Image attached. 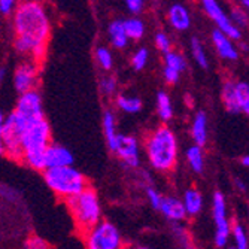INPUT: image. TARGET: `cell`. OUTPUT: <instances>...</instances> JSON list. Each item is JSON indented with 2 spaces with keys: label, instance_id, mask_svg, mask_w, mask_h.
Returning <instances> with one entry per match:
<instances>
[{
  "label": "cell",
  "instance_id": "cell-1",
  "mask_svg": "<svg viewBox=\"0 0 249 249\" xmlns=\"http://www.w3.org/2000/svg\"><path fill=\"white\" fill-rule=\"evenodd\" d=\"M14 27L17 36L48 43L51 21L45 6L36 0H26L14 11Z\"/></svg>",
  "mask_w": 249,
  "mask_h": 249
},
{
  "label": "cell",
  "instance_id": "cell-2",
  "mask_svg": "<svg viewBox=\"0 0 249 249\" xmlns=\"http://www.w3.org/2000/svg\"><path fill=\"white\" fill-rule=\"evenodd\" d=\"M51 143V128L42 118L30 124L21 136L22 160L35 170H45V149Z\"/></svg>",
  "mask_w": 249,
  "mask_h": 249
},
{
  "label": "cell",
  "instance_id": "cell-3",
  "mask_svg": "<svg viewBox=\"0 0 249 249\" xmlns=\"http://www.w3.org/2000/svg\"><path fill=\"white\" fill-rule=\"evenodd\" d=\"M146 155L151 166L160 172H169L176 164L178 142L175 134L167 127H160L152 131L145 142Z\"/></svg>",
  "mask_w": 249,
  "mask_h": 249
},
{
  "label": "cell",
  "instance_id": "cell-4",
  "mask_svg": "<svg viewBox=\"0 0 249 249\" xmlns=\"http://www.w3.org/2000/svg\"><path fill=\"white\" fill-rule=\"evenodd\" d=\"M71 215L75 221L76 229L81 233H87L89 229L102 221V206L100 198L93 188H85L79 194L64 200Z\"/></svg>",
  "mask_w": 249,
  "mask_h": 249
},
{
  "label": "cell",
  "instance_id": "cell-5",
  "mask_svg": "<svg viewBox=\"0 0 249 249\" xmlns=\"http://www.w3.org/2000/svg\"><path fill=\"white\" fill-rule=\"evenodd\" d=\"M43 178L50 190L63 200L79 194L82 190L88 187L87 179L79 170L73 167V164L45 169Z\"/></svg>",
  "mask_w": 249,
  "mask_h": 249
},
{
  "label": "cell",
  "instance_id": "cell-6",
  "mask_svg": "<svg viewBox=\"0 0 249 249\" xmlns=\"http://www.w3.org/2000/svg\"><path fill=\"white\" fill-rule=\"evenodd\" d=\"M84 239L89 249H120L123 246L120 230L107 221H99L84 234Z\"/></svg>",
  "mask_w": 249,
  "mask_h": 249
},
{
  "label": "cell",
  "instance_id": "cell-7",
  "mask_svg": "<svg viewBox=\"0 0 249 249\" xmlns=\"http://www.w3.org/2000/svg\"><path fill=\"white\" fill-rule=\"evenodd\" d=\"M14 115L18 120V123L22 125V128H27L30 124L45 118L43 117V106L40 94L36 89H29V91L21 93L17 107L14 110Z\"/></svg>",
  "mask_w": 249,
  "mask_h": 249
},
{
  "label": "cell",
  "instance_id": "cell-8",
  "mask_svg": "<svg viewBox=\"0 0 249 249\" xmlns=\"http://www.w3.org/2000/svg\"><path fill=\"white\" fill-rule=\"evenodd\" d=\"M22 125L15 118L14 112L9 114L2 125V145L3 154H6L11 160H21L22 158V148H21V136H22Z\"/></svg>",
  "mask_w": 249,
  "mask_h": 249
},
{
  "label": "cell",
  "instance_id": "cell-9",
  "mask_svg": "<svg viewBox=\"0 0 249 249\" xmlns=\"http://www.w3.org/2000/svg\"><path fill=\"white\" fill-rule=\"evenodd\" d=\"M213 219L216 224V234H215V243L216 246L222 248L227 243L230 227L227 215H225V201L221 193H215L213 196Z\"/></svg>",
  "mask_w": 249,
  "mask_h": 249
},
{
  "label": "cell",
  "instance_id": "cell-10",
  "mask_svg": "<svg viewBox=\"0 0 249 249\" xmlns=\"http://www.w3.org/2000/svg\"><path fill=\"white\" fill-rule=\"evenodd\" d=\"M201 3H203V6H205L206 12L209 14V17L215 21V24L219 27V30L222 33H225L231 39H239L240 37V32L234 27V24L229 19V17L224 14V11L216 3V0H201Z\"/></svg>",
  "mask_w": 249,
  "mask_h": 249
},
{
  "label": "cell",
  "instance_id": "cell-11",
  "mask_svg": "<svg viewBox=\"0 0 249 249\" xmlns=\"http://www.w3.org/2000/svg\"><path fill=\"white\" fill-rule=\"evenodd\" d=\"M124 164L128 167H138L141 163V154H139V143L133 136L120 134L118 145L114 151Z\"/></svg>",
  "mask_w": 249,
  "mask_h": 249
},
{
  "label": "cell",
  "instance_id": "cell-12",
  "mask_svg": "<svg viewBox=\"0 0 249 249\" xmlns=\"http://www.w3.org/2000/svg\"><path fill=\"white\" fill-rule=\"evenodd\" d=\"M37 81V66L36 61H26L17 67L14 73L15 89L21 94L29 89H33Z\"/></svg>",
  "mask_w": 249,
  "mask_h": 249
},
{
  "label": "cell",
  "instance_id": "cell-13",
  "mask_svg": "<svg viewBox=\"0 0 249 249\" xmlns=\"http://www.w3.org/2000/svg\"><path fill=\"white\" fill-rule=\"evenodd\" d=\"M73 164V154L57 143H50L45 149V169Z\"/></svg>",
  "mask_w": 249,
  "mask_h": 249
},
{
  "label": "cell",
  "instance_id": "cell-14",
  "mask_svg": "<svg viewBox=\"0 0 249 249\" xmlns=\"http://www.w3.org/2000/svg\"><path fill=\"white\" fill-rule=\"evenodd\" d=\"M185 69V60L182 55L176 53H166V66H164V78L169 84H175L179 79V75Z\"/></svg>",
  "mask_w": 249,
  "mask_h": 249
},
{
  "label": "cell",
  "instance_id": "cell-15",
  "mask_svg": "<svg viewBox=\"0 0 249 249\" xmlns=\"http://www.w3.org/2000/svg\"><path fill=\"white\" fill-rule=\"evenodd\" d=\"M158 211H161V213L170 221H182L187 215L184 203L173 197H163Z\"/></svg>",
  "mask_w": 249,
  "mask_h": 249
},
{
  "label": "cell",
  "instance_id": "cell-16",
  "mask_svg": "<svg viewBox=\"0 0 249 249\" xmlns=\"http://www.w3.org/2000/svg\"><path fill=\"white\" fill-rule=\"evenodd\" d=\"M103 130H105V138L107 142L109 149L114 152L117 145H118V139H120V133L117 131V124H115V115L112 114L110 110H106L103 115Z\"/></svg>",
  "mask_w": 249,
  "mask_h": 249
},
{
  "label": "cell",
  "instance_id": "cell-17",
  "mask_svg": "<svg viewBox=\"0 0 249 249\" xmlns=\"http://www.w3.org/2000/svg\"><path fill=\"white\" fill-rule=\"evenodd\" d=\"M212 39H213V43H215L218 53L224 58H229V60H236L237 58V51L233 47V43L229 40L227 35L222 33L221 30H215L212 33Z\"/></svg>",
  "mask_w": 249,
  "mask_h": 249
},
{
  "label": "cell",
  "instance_id": "cell-18",
  "mask_svg": "<svg viewBox=\"0 0 249 249\" xmlns=\"http://www.w3.org/2000/svg\"><path fill=\"white\" fill-rule=\"evenodd\" d=\"M169 21L176 30H187L190 27V14L182 5H173L169 9Z\"/></svg>",
  "mask_w": 249,
  "mask_h": 249
},
{
  "label": "cell",
  "instance_id": "cell-19",
  "mask_svg": "<svg viewBox=\"0 0 249 249\" xmlns=\"http://www.w3.org/2000/svg\"><path fill=\"white\" fill-rule=\"evenodd\" d=\"M107 35H109L110 42H112V45H114L115 48L121 50V48H125L127 47L128 37H127V33H125L123 21H114V22H110L109 29H107Z\"/></svg>",
  "mask_w": 249,
  "mask_h": 249
},
{
  "label": "cell",
  "instance_id": "cell-20",
  "mask_svg": "<svg viewBox=\"0 0 249 249\" xmlns=\"http://www.w3.org/2000/svg\"><path fill=\"white\" fill-rule=\"evenodd\" d=\"M193 139L196 145L203 146L206 143L208 139V123H206V115L200 112L196 115L194 123H193Z\"/></svg>",
  "mask_w": 249,
  "mask_h": 249
},
{
  "label": "cell",
  "instance_id": "cell-21",
  "mask_svg": "<svg viewBox=\"0 0 249 249\" xmlns=\"http://www.w3.org/2000/svg\"><path fill=\"white\" fill-rule=\"evenodd\" d=\"M117 106L120 110L125 112V114H138V112L142 109V102L138 97L120 94L117 97Z\"/></svg>",
  "mask_w": 249,
  "mask_h": 249
},
{
  "label": "cell",
  "instance_id": "cell-22",
  "mask_svg": "<svg viewBox=\"0 0 249 249\" xmlns=\"http://www.w3.org/2000/svg\"><path fill=\"white\" fill-rule=\"evenodd\" d=\"M201 206H203V201H201L200 193L196 190H188L184 197V208H185L187 213L197 215L201 211Z\"/></svg>",
  "mask_w": 249,
  "mask_h": 249
},
{
  "label": "cell",
  "instance_id": "cell-23",
  "mask_svg": "<svg viewBox=\"0 0 249 249\" xmlns=\"http://www.w3.org/2000/svg\"><path fill=\"white\" fill-rule=\"evenodd\" d=\"M125 33L128 39H134V40H139L143 37L145 35V24L139 19V18H130L123 21Z\"/></svg>",
  "mask_w": 249,
  "mask_h": 249
},
{
  "label": "cell",
  "instance_id": "cell-24",
  "mask_svg": "<svg viewBox=\"0 0 249 249\" xmlns=\"http://www.w3.org/2000/svg\"><path fill=\"white\" fill-rule=\"evenodd\" d=\"M157 110H158V115L163 121H169L173 115V107H172V102L170 97L160 91L157 94Z\"/></svg>",
  "mask_w": 249,
  "mask_h": 249
},
{
  "label": "cell",
  "instance_id": "cell-25",
  "mask_svg": "<svg viewBox=\"0 0 249 249\" xmlns=\"http://www.w3.org/2000/svg\"><path fill=\"white\" fill-rule=\"evenodd\" d=\"M234 96H236L239 109H242L249 115V84L246 82L234 84Z\"/></svg>",
  "mask_w": 249,
  "mask_h": 249
},
{
  "label": "cell",
  "instance_id": "cell-26",
  "mask_svg": "<svg viewBox=\"0 0 249 249\" xmlns=\"http://www.w3.org/2000/svg\"><path fill=\"white\" fill-rule=\"evenodd\" d=\"M222 99H224V105L227 107L229 112L231 114H236L239 112V105L236 102V96H234V84L233 82H227L224 87V91H222Z\"/></svg>",
  "mask_w": 249,
  "mask_h": 249
},
{
  "label": "cell",
  "instance_id": "cell-27",
  "mask_svg": "<svg viewBox=\"0 0 249 249\" xmlns=\"http://www.w3.org/2000/svg\"><path fill=\"white\" fill-rule=\"evenodd\" d=\"M187 160L191 166V169L197 173H200L203 170V152H201V146L196 145L191 146L187 151Z\"/></svg>",
  "mask_w": 249,
  "mask_h": 249
},
{
  "label": "cell",
  "instance_id": "cell-28",
  "mask_svg": "<svg viewBox=\"0 0 249 249\" xmlns=\"http://www.w3.org/2000/svg\"><path fill=\"white\" fill-rule=\"evenodd\" d=\"M96 61L99 63V66L103 71H110L112 66H114V57H112V53L105 47H100L96 50Z\"/></svg>",
  "mask_w": 249,
  "mask_h": 249
},
{
  "label": "cell",
  "instance_id": "cell-29",
  "mask_svg": "<svg viewBox=\"0 0 249 249\" xmlns=\"http://www.w3.org/2000/svg\"><path fill=\"white\" fill-rule=\"evenodd\" d=\"M148 58H149V54H148V50L146 48H141L138 50L133 57H131V66L134 67L136 71H142L143 67L146 66L148 63Z\"/></svg>",
  "mask_w": 249,
  "mask_h": 249
},
{
  "label": "cell",
  "instance_id": "cell-30",
  "mask_svg": "<svg viewBox=\"0 0 249 249\" xmlns=\"http://www.w3.org/2000/svg\"><path fill=\"white\" fill-rule=\"evenodd\" d=\"M191 50H193V55L196 58V61L201 66V67H208V58H206V54L203 51V47L200 45L198 39H193L191 40Z\"/></svg>",
  "mask_w": 249,
  "mask_h": 249
},
{
  "label": "cell",
  "instance_id": "cell-31",
  "mask_svg": "<svg viewBox=\"0 0 249 249\" xmlns=\"http://www.w3.org/2000/svg\"><path fill=\"white\" fill-rule=\"evenodd\" d=\"M100 88H102V91H103L106 96L114 94V93H115V89H117V81H115V78H112V76H105V78L100 81Z\"/></svg>",
  "mask_w": 249,
  "mask_h": 249
},
{
  "label": "cell",
  "instance_id": "cell-32",
  "mask_svg": "<svg viewBox=\"0 0 249 249\" xmlns=\"http://www.w3.org/2000/svg\"><path fill=\"white\" fill-rule=\"evenodd\" d=\"M155 45H157V48L160 50L161 53H169L170 51V48H172V45H170V40H169V37L164 35V33H158L157 36H155Z\"/></svg>",
  "mask_w": 249,
  "mask_h": 249
},
{
  "label": "cell",
  "instance_id": "cell-33",
  "mask_svg": "<svg viewBox=\"0 0 249 249\" xmlns=\"http://www.w3.org/2000/svg\"><path fill=\"white\" fill-rule=\"evenodd\" d=\"M24 246L29 248V249H47L50 245H48L47 242H45L43 239H40V237H37V236H33V237H30V239L26 240Z\"/></svg>",
  "mask_w": 249,
  "mask_h": 249
},
{
  "label": "cell",
  "instance_id": "cell-34",
  "mask_svg": "<svg viewBox=\"0 0 249 249\" xmlns=\"http://www.w3.org/2000/svg\"><path fill=\"white\" fill-rule=\"evenodd\" d=\"M234 237H236L239 249H245L248 246V240H246L245 231H243V229L240 227V225H236V227H234Z\"/></svg>",
  "mask_w": 249,
  "mask_h": 249
},
{
  "label": "cell",
  "instance_id": "cell-35",
  "mask_svg": "<svg viewBox=\"0 0 249 249\" xmlns=\"http://www.w3.org/2000/svg\"><path fill=\"white\" fill-rule=\"evenodd\" d=\"M146 194H148V200H149V203H151V206L154 208V209H158L160 208V205H161V196L158 194L155 190H152V188H148L146 190Z\"/></svg>",
  "mask_w": 249,
  "mask_h": 249
},
{
  "label": "cell",
  "instance_id": "cell-36",
  "mask_svg": "<svg viewBox=\"0 0 249 249\" xmlns=\"http://www.w3.org/2000/svg\"><path fill=\"white\" fill-rule=\"evenodd\" d=\"M17 5H18V0H0V12L8 15L12 11H15Z\"/></svg>",
  "mask_w": 249,
  "mask_h": 249
},
{
  "label": "cell",
  "instance_id": "cell-37",
  "mask_svg": "<svg viewBox=\"0 0 249 249\" xmlns=\"http://www.w3.org/2000/svg\"><path fill=\"white\" fill-rule=\"evenodd\" d=\"M127 8L133 14H139L143 8V0H125Z\"/></svg>",
  "mask_w": 249,
  "mask_h": 249
},
{
  "label": "cell",
  "instance_id": "cell-38",
  "mask_svg": "<svg viewBox=\"0 0 249 249\" xmlns=\"http://www.w3.org/2000/svg\"><path fill=\"white\" fill-rule=\"evenodd\" d=\"M233 19L237 22L239 26H246V24H248L245 14H243V12H240V11H237V9H234V11H233Z\"/></svg>",
  "mask_w": 249,
  "mask_h": 249
},
{
  "label": "cell",
  "instance_id": "cell-39",
  "mask_svg": "<svg viewBox=\"0 0 249 249\" xmlns=\"http://www.w3.org/2000/svg\"><path fill=\"white\" fill-rule=\"evenodd\" d=\"M0 193H2L3 197H6V198H9V200H14V198H15V196H12V194H15V193H14V190H11V188L3 187L2 190H0Z\"/></svg>",
  "mask_w": 249,
  "mask_h": 249
},
{
  "label": "cell",
  "instance_id": "cell-40",
  "mask_svg": "<svg viewBox=\"0 0 249 249\" xmlns=\"http://www.w3.org/2000/svg\"><path fill=\"white\" fill-rule=\"evenodd\" d=\"M3 121H5V117H3L2 112H0V155L3 154V145H2V125H3Z\"/></svg>",
  "mask_w": 249,
  "mask_h": 249
},
{
  "label": "cell",
  "instance_id": "cell-41",
  "mask_svg": "<svg viewBox=\"0 0 249 249\" xmlns=\"http://www.w3.org/2000/svg\"><path fill=\"white\" fill-rule=\"evenodd\" d=\"M242 163H243V166H246V167H249V155H246L243 160H242Z\"/></svg>",
  "mask_w": 249,
  "mask_h": 249
},
{
  "label": "cell",
  "instance_id": "cell-42",
  "mask_svg": "<svg viewBox=\"0 0 249 249\" xmlns=\"http://www.w3.org/2000/svg\"><path fill=\"white\" fill-rule=\"evenodd\" d=\"M3 78H5V69H0V84H2Z\"/></svg>",
  "mask_w": 249,
  "mask_h": 249
},
{
  "label": "cell",
  "instance_id": "cell-43",
  "mask_svg": "<svg viewBox=\"0 0 249 249\" xmlns=\"http://www.w3.org/2000/svg\"><path fill=\"white\" fill-rule=\"evenodd\" d=\"M240 2L243 3V6H246L249 9V0H240Z\"/></svg>",
  "mask_w": 249,
  "mask_h": 249
}]
</instances>
